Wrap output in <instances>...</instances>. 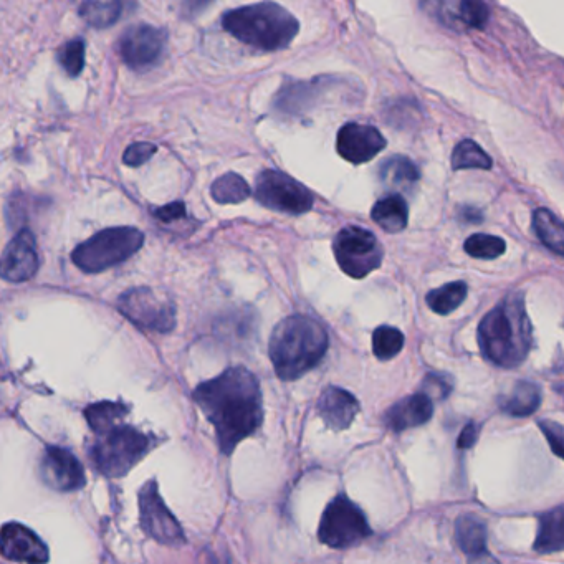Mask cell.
Returning a JSON list of instances; mask_svg holds the SVG:
<instances>
[{"label":"cell","instance_id":"1","mask_svg":"<svg viewBox=\"0 0 564 564\" xmlns=\"http://www.w3.org/2000/svg\"><path fill=\"white\" fill-rule=\"evenodd\" d=\"M192 396L214 426L222 454H232L242 440L262 426V389L249 369H225L217 378L199 384Z\"/></svg>","mask_w":564,"mask_h":564},{"label":"cell","instance_id":"2","mask_svg":"<svg viewBox=\"0 0 564 564\" xmlns=\"http://www.w3.org/2000/svg\"><path fill=\"white\" fill-rule=\"evenodd\" d=\"M126 414L128 407L123 402H96L85 409L88 426L95 434L91 464L105 477L128 474L153 447L149 435L123 422Z\"/></svg>","mask_w":564,"mask_h":564},{"label":"cell","instance_id":"3","mask_svg":"<svg viewBox=\"0 0 564 564\" xmlns=\"http://www.w3.org/2000/svg\"><path fill=\"white\" fill-rule=\"evenodd\" d=\"M477 338L480 351L490 363L507 369L520 366L533 346V328L526 313L525 295L508 293L483 316Z\"/></svg>","mask_w":564,"mask_h":564},{"label":"cell","instance_id":"4","mask_svg":"<svg viewBox=\"0 0 564 564\" xmlns=\"http://www.w3.org/2000/svg\"><path fill=\"white\" fill-rule=\"evenodd\" d=\"M330 348L320 321L305 315L288 316L273 328L268 353L282 381H295L316 368Z\"/></svg>","mask_w":564,"mask_h":564},{"label":"cell","instance_id":"5","mask_svg":"<svg viewBox=\"0 0 564 564\" xmlns=\"http://www.w3.org/2000/svg\"><path fill=\"white\" fill-rule=\"evenodd\" d=\"M225 32L242 44L262 50L278 52L292 44L300 24L287 9L273 2L245 5L229 10L222 17Z\"/></svg>","mask_w":564,"mask_h":564},{"label":"cell","instance_id":"6","mask_svg":"<svg viewBox=\"0 0 564 564\" xmlns=\"http://www.w3.org/2000/svg\"><path fill=\"white\" fill-rule=\"evenodd\" d=\"M143 244L144 234L136 227H111L78 245L72 260L82 272L101 273L130 260Z\"/></svg>","mask_w":564,"mask_h":564},{"label":"cell","instance_id":"7","mask_svg":"<svg viewBox=\"0 0 564 564\" xmlns=\"http://www.w3.org/2000/svg\"><path fill=\"white\" fill-rule=\"evenodd\" d=\"M368 520L363 510L351 502L345 493L336 495L321 515L318 536L323 545L346 550L371 536Z\"/></svg>","mask_w":564,"mask_h":564},{"label":"cell","instance_id":"8","mask_svg":"<svg viewBox=\"0 0 564 564\" xmlns=\"http://www.w3.org/2000/svg\"><path fill=\"white\" fill-rule=\"evenodd\" d=\"M333 252L341 270L356 280L381 267L384 259L383 245L376 235L358 225H348L336 234Z\"/></svg>","mask_w":564,"mask_h":564},{"label":"cell","instance_id":"9","mask_svg":"<svg viewBox=\"0 0 564 564\" xmlns=\"http://www.w3.org/2000/svg\"><path fill=\"white\" fill-rule=\"evenodd\" d=\"M255 197L270 211L300 216L311 211L315 197L302 182L295 181L288 174L267 169L257 176Z\"/></svg>","mask_w":564,"mask_h":564},{"label":"cell","instance_id":"10","mask_svg":"<svg viewBox=\"0 0 564 564\" xmlns=\"http://www.w3.org/2000/svg\"><path fill=\"white\" fill-rule=\"evenodd\" d=\"M121 313L134 325L156 333H169L176 326V306L151 288H133L120 298Z\"/></svg>","mask_w":564,"mask_h":564},{"label":"cell","instance_id":"11","mask_svg":"<svg viewBox=\"0 0 564 564\" xmlns=\"http://www.w3.org/2000/svg\"><path fill=\"white\" fill-rule=\"evenodd\" d=\"M139 518L146 535L163 545L179 546L186 543V536L179 521L169 512L156 482H148L139 492Z\"/></svg>","mask_w":564,"mask_h":564},{"label":"cell","instance_id":"12","mask_svg":"<svg viewBox=\"0 0 564 564\" xmlns=\"http://www.w3.org/2000/svg\"><path fill=\"white\" fill-rule=\"evenodd\" d=\"M168 44L166 30L153 25H131L120 37V57L133 70L153 68L163 57Z\"/></svg>","mask_w":564,"mask_h":564},{"label":"cell","instance_id":"13","mask_svg":"<svg viewBox=\"0 0 564 564\" xmlns=\"http://www.w3.org/2000/svg\"><path fill=\"white\" fill-rule=\"evenodd\" d=\"M39 268V252L34 234L30 230L22 229L10 240L0 259V278L7 282H27L37 275Z\"/></svg>","mask_w":564,"mask_h":564},{"label":"cell","instance_id":"14","mask_svg":"<svg viewBox=\"0 0 564 564\" xmlns=\"http://www.w3.org/2000/svg\"><path fill=\"white\" fill-rule=\"evenodd\" d=\"M40 472L48 487L57 492H75L85 485V470L70 450L50 445L40 460Z\"/></svg>","mask_w":564,"mask_h":564},{"label":"cell","instance_id":"15","mask_svg":"<svg viewBox=\"0 0 564 564\" xmlns=\"http://www.w3.org/2000/svg\"><path fill=\"white\" fill-rule=\"evenodd\" d=\"M386 148V138L378 128L361 123H348L338 131L336 149L348 163L363 164L376 158Z\"/></svg>","mask_w":564,"mask_h":564},{"label":"cell","instance_id":"16","mask_svg":"<svg viewBox=\"0 0 564 564\" xmlns=\"http://www.w3.org/2000/svg\"><path fill=\"white\" fill-rule=\"evenodd\" d=\"M0 553L17 563L45 564L50 558L47 545L34 531L20 523H7L0 530Z\"/></svg>","mask_w":564,"mask_h":564},{"label":"cell","instance_id":"17","mask_svg":"<svg viewBox=\"0 0 564 564\" xmlns=\"http://www.w3.org/2000/svg\"><path fill=\"white\" fill-rule=\"evenodd\" d=\"M432 416H434V401L424 392H417L389 407L383 421L389 431L399 434L407 429L424 426L426 422L431 421Z\"/></svg>","mask_w":564,"mask_h":564},{"label":"cell","instance_id":"18","mask_svg":"<svg viewBox=\"0 0 564 564\" xmlns=\"http://www.w3.org/2000/svg\"><path fill=\"white\" fill-rule=\"evenodd\" d=\"M316 411L331 431H345L359 412V402L346 389L330 386L321 392Z\"/></svg>","mask_w":564,"mask_h":564},{"label":"cell","instance_id":"19","mask_svg":"<svg viewBox=\"0 0 564 564\" xmlns=\"http://www.w3.org/2000/svg\"><path fill=\"white\" fill-rule=\"evenodd\" d=\"M431 5V4H429ZM435 17L452 29H483L490 19L487 4L478 0H459V2H439L431 5Z\"/></svg>","mask_w":564,"mask_h":564},{"label":"cell","instance_id":"20","mask_svg":"<svg viewBox=\"0 0 564 564\" xmlns=\"http://www.w3.org/2000/svg\"><path fill=\"white\" fill-rule=\"evenodd\" d=\"M371 219L389 234H397L406 229L409 222V207L401 194H391L374 204Z\"/></svg>","mask_w":564,"mask_h":564},{"label":"cell","instance_id":"21","mask_svg":"<svg viewBox=\"0 0 564 564\" xmlns=\"http://www.w3.org/2000/svg\"><path fill=\"white\" fill-rule=\"evenodd\" d=\"M535 551L538 553H558L564 548V508L556 507L550 512L541 513L540 530L536 536Z\"/></svg>","mask_w":564,"mask_h":564},{"label":"cell","instance_id":"22","mask_svg":"<svg viewBox=\"0 0 564 564\" xmlns=\"http://www.w3.org/2000/svg\"><path fill=\"white\" fill-rule=\"evenodd\" d=\"M541 388L531 381H518L515 388L505 399L500 401V407L505 414L513 417H526L540 407Z\"/></svg>","mask_w":564,"mask_h":564},{"label":"cell","instance_id":"23","mask_svg":"<svg viewBox=\"0 0 564 564\" xmlns=\"http://www.w3.org/2000/svg\"><path fill=\"white\" fill-rule=\"evenodd\" d=\"M455 541L467 555L487 551V526L475 515H462L455 521Z\"/></svg>","mask_w":564,"mask_h":564},{"label":"cell","instance_id":"24","mask_svg":"<svg viewBox=\"0 0 564 564\" xmlns=\"http://www.w3.org/2000/svg\"><path fill=\"white\" fill-rule=\"evenodd\" d=\"M379 177L386 184L397 191H409L419 182V169L411 159L404 156H394L384 161L379 168Z\"/></svg>","mask_w":564,"mask_h":564},{"label":"cell","instance_id":"25","mask_svg":"<svg viewBox=\"0 0 564 564\" xmlns=\"http://www.w3.org/2000/svg\"><path fill=\"white\" fill-rule=\"evenodd\" d=\"M533 229L538 239L556 255L564 254V232L561 220L545 207L533 214Z\"/></svg>","mask_w":564,"mask_h":564},{"label":"cell","instance_id":"26","mask_svg":"<svg viewBox=\"0 0 564 564\" xmlns=\"http://www.w3.org/2000/svg\"><path fill=\"white\" fill-rule=\"evenodd\" d=\"M469 287L465 282L447 283L444 287L435 288L427 293L426 302L437 315H450L465 302Z\"/></svg>","mask_w":564,"mask_h":564},{"label":"cell","instance_id":"27","mask_svg":"<svg viewBox=\"0 0 564 564\" xmlns=\"http://www.w3.org/2000/svg\"><path fill=\"white\" fill-rule=\"evenodd\" d=\"M123 4L118 0H90L80 7V17L93 29H106L120 20Z\"/></svg>","mask_w":564,"mask_h":564},{"label":"cell","instance_id":"28","mask_svg":"<svg viewBox=\"0 0 564 564\" xmlns=\"http://www.w3.org/2000/svg\"><path fill=\"white\" fill-rule=\"evenodd\" d=\"M211 196L219 204H240L250 196V187L244 177L237 173H227L214 181Z\"/></svg>","mask_w":564,"mask_h":564},{"label":"cell","instance_id":"29","mask_svg":"<svg viewBox=\"0 0 564 564\" xmlns=\"http://www.w3.org/2000/svg\"><path fill=\"white\" fill-rule=\"evenodd\" d=\"M492 166V158L472 139H464L455 146L454 153H452V168L455 171H462V169L488 171L492 169Z\"/></svg>","mask_w":564,"mask_h":564},{"label":"cell","instance_id":"30","mask_svg":"<svg viewBox=\"0 0 564 564\" xmlns=\"http://www.w3.org/2000/svg\"><path fill=\"white\" fill-rule=\"evenodd\" d=\"M464 249L474 259L493 260L505 254L507 244L497 235L474 234L465 240Z\"/></svg>","mask_w":564,"mask_h":564},{"label":"cell","instance_id":"31","mask_svg":"<svg viewBox=\"0 0 564 564\" xmlns=\"http://www.w3.org/2000/svg\"><path fill=\"white\" fill-rule=\"evenodd\" d=\"M404 348V335L392 326H379L373 333V351L381 361L396 358Z\"/></svg>","mask_w":564,"mask_h":564},{"label":"cell","instance_id":"32","mask_svg":"<svg viewBox=\"0 0 564 564\" xmlns=\"http://www.w3.org/2000/svg\"><path fill=\"white\" fill-rule=\"evenodd\" d=\"M58 62L70 77H78L85 67V42L83 39H73L63 45L58 52Z\"/></svg>","mask_w":564,"mask_h":564},{"label":"cell","instance_id":"33","mask_svg":"<svg viewBox=\"0 0 564 564\" xmlns=\"http://www.w3.org/2000/svg\"><path fill=\"white\" fill-rule=\"evenodd\" d=\"M452 388H454V381L447 374H427L424 384H422V392L431 397L432 401H434V397L435 399H445L452 392Z\"/></svg>","mask_w":564,"mask_h":564},{"label":"cell","instance_id":"34","mask_svg":"<svg viewBox=\"0 0 564 564\" xmlns=\"http://www.w3.org/2000/svg\"><path fill=\"white\" fill-rule=\"evenodd\" d=\"M158 148L151 143H134L130 148L126 149L123 154V163L131 168H138L148 163L149 159L153 158Z\"/></svg>","mask_w":564,"mask_h":564},{"label":"cell","instance_id":"35","mask_svg":"<svg viewBox=\"0 0 564 564\" xmlns=\"http://www.w3.org/2000/svg\"><path fill=\"white\" fill-rule=\"evenodd\" d=\"M541 431L550 442L556 457H563L564 431L563 426L555 421H540Z\"/></svg>","mask_w":564,"mask_h":564},{"label":"cell","instance_id":"36","mask_svg":"<svg viewBox=\"0 0 564 564\" xmlns=\"http://www.w3.org/2000/svg\"><path fill=\"white\" fill-rule=\"evenodd\" d=\"M154 216L169 224V222L186 217V206H184V202H173V204H168V206L161 207V209H156Z\"/></svg>","mask_w":564,"mask_h":564},{"label":"cell","instance_id":"37","mask_svg":"<svg viewBox=\"0 0 564 564\" xmlns=\"http://www.w3.org/2000/svg\"><path fill=\"white\" fill-rule=\"evenodd\" d=\"M478 437V426L475 422H469L465 426L464 431L460 434L459 440H457V447L459 449H470L474 447L475 442H477Z\"/></svg>","mask_w":564,"mask_h":564},{"label":"cell","instance_id":"38","mask_svg":"<svg viewBox=\"0 0 564 564\" xmlns=\"http://www.w3.org/2000/svg\"><path fill=\"white\" fill-rule=\"evenodd\" d=\"M469 564H500V561L495 560L492 555H488L487 551H483V553L472 556Z\"/></svg>","mask_w":564,"mask_h":564}]
</instances>
